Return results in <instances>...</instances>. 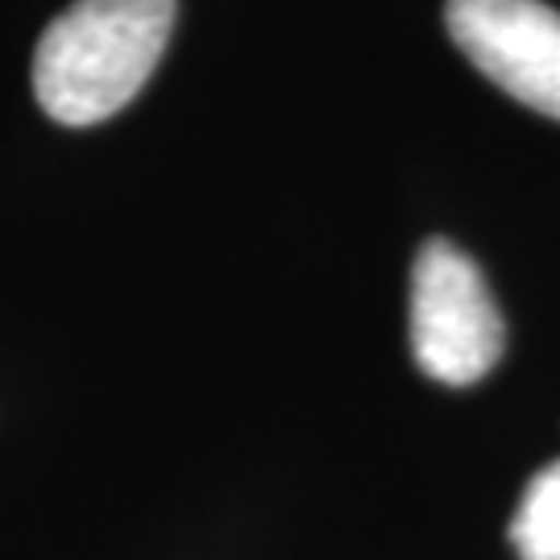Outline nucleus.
<instances>
[{
    "mask_svg": "<svg viewBox=\"0 0 560 560\" xmlns=\"http://www.w3.org/2000/svg\"><path fill=\"white\" fill-rule=\"evenodd\" d=\"M175 30V0H75L34 50V96L59 125H96L141 92Z\"/></svg>",
    "mask_w": 560,
    "mask_h": 560,
    "instance_id": "nucleus-1",
    "label": "nucleus"
},
{
    "mask_svg": "<svg viewBox=\"0 0 560 560\" xmlns=\"http://www.w3.org/2000/svg\"><path fill=\"white\" fill-rule=\"evenodd\" d=\"M506 536L520 560H560V460L527 481Z\"/></svg>",
    "mask_w": 560,
    "mask_h": 560,
    "instance_id": "nucleus-4",
    "label": "nucleus"
},
{
    "mask_svg": "<svg viewBox=\"0 0 560 560\" xmlns=\"http://www.w3.org/2000/svg\"><path fill=\"white\" fill-rule=\"evenodd\" d=\"M502 312L478 261L453 241L432 237L411 266V353L432 382L469 386L502 358Z\"/></svg>",
    "mask_w": 560,
    "mask_h": 560,
    "instance_id": "nucleus-2",
    "label": "nucleus"
},
{
    "mask_svg": "<svg viewBox=\"0 0 560 560\" xmlns=\"http://www.w3.org/2000/svg\"><path fill=\"white\" fill-rule=\"evenodd\" d=\"M448 34L481 75L560 120V13L544 0H448Z\"/></svg>",
    "mask_w": 560,
    "mask_h": 560,
    "instance_id": "nucleus-3",
    "label": "nucleus"
}]
</instances>
